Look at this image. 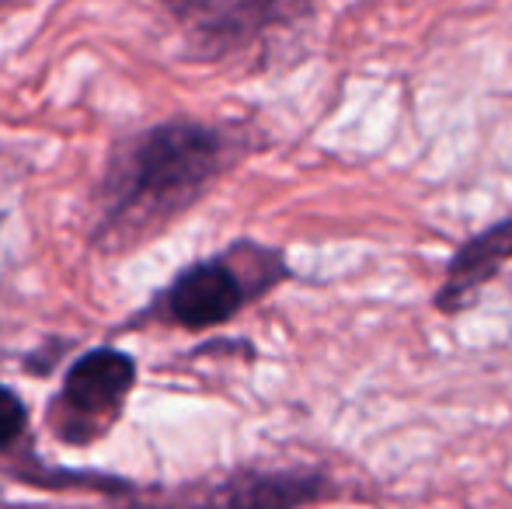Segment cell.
Wrapping results in <instances>:
<instances>
[{"mask_svg": "<svg viewBox=\"0 0 512 509\" xmlns=\"http://www.w3.org/2000/svg\"><path fill=\"white\" fill-rule=\"evenodd\" d=\"M136 384V360L122 349L95 346L74 360L53 408L46 412L63 443H95L126 408Z\"/></svg>", "mask_w": 512, "mask_h": 509, "instance_id": "4", "label": "cell"}, {"mask_svg": "<svg viewBox=\"0 0 512 509\" xmlns=\"http://www.w3.org/2000/svg\"><path fill=\"white\" fill-rule=\"evenodd\" d=\"M251 136L241 126L168 119L133 133L112 150L98 196L95 245L126 252L161 234L199 203L244 154Z\"/></svg>", "mask_w": 512, "mask_h": 509, "instance_id": "1", "label": "cell"}, {"mask_svg": "<svg viewBox=\"0 0 512 509\" xmlns=\"http://www.w3.org/2000/svg\"><path fill=\"white\" fill-rule=\"evenodd\" d=\"M196 56L220 60L304 21L314 0H157Z\"/></svg>", "mask_w": 512, "mask_h": 509, "instance_id": "5", "label": "cell"}, {"mask_svg": "<svg viewBox=\"0 0 512 509\" xmlns=\"http://www.w3.org/2000/svg\"><path fill=\"white\" fill-rule=\"evenodd\" d=\"M512 262V217L467 238L446 265V279L436 293V311L457 318L478 300V293Z\"/></svg>", "mask_w": 512, "mask_h": 509, "instance_id": "7", "label": "cell"}, {"mask_svg": "<svg viewBox=\"0 0 512 509\" xmlns=\"http://www.w3.org/2000/svg\"><path fill=\"white\" fill-rule=\"evenodd\" d=\"M293 276L290 262L276 248L237 241L227 252L209 255L182 269L147 307L143 318L164 321V325L206 332V328L227 325L230 318L276 290Z\"/></svg>", "mask_w": 512, "mask_h": 509, "instance_id": "2", "label": "cell"}, {"mask_svg": "<svg viewBox=\"0 0 512 509\" xmlns=\"http://www.w3.org/2000/svg\"><path fill=\"white\" fill-rule=\"evenodd\" d=\"M0 475L21 478L25 485L39 489H105L129 496V482L102 475H81V471H53L39 461L28 429V408L7 384H0Z\"/></svg>", "mask_w": 512, "mask_h": 509, "instance_id": "6", "label": "cell"}, {"mask_svg": "<svg viewBox=\"0 0 512 509\" xmlns=\"http://www.w3.org/2000/svg\"><path fill=\"white\" fill-rule=\"evenodd\" d=\"M331 496L335 482L317 468H241L175 492L129 489V509H304Z\"/></svg>", "mask_w": 512, "mask_h": 509, "instance_id": "3", "label": "cell"}]
</instances>
